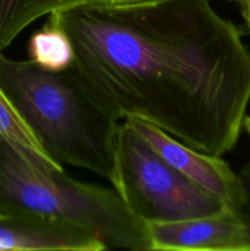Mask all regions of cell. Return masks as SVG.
<instances>
[{"label": "cell", "instance_id": "6da1fadb", "mask_svg": "<svg viewBox=\"0 0 250 251\" xmlns=\"http://www.w3.org/2000/svg\"><path fill=\"white\" fill-rule=\"evenodd\" d=\"M70 69L118 122L144 120L203 153L237 144L250 102V50L210 0H136L56 10Z\"/></svg>", "mask_w": 250, "mask_h": 251}, {"label": "cell", "instance_id": "7a4b0ae2", "mask_svg": "<svg viewBox=\"0 0 250 251\" xmlns=\"http://www.w3.org/2000/svg\"><path fill=\"white\" fill-rule=\"evenodd\" d=\"M0 88L54 161L110 178L120 122L91 97L70 69L47 70L0 51Z\"/></svg>", "mask_w": 250, "mask_h": 251}, {"label": "cell", "instance_id": "3957f363", "mask_svg": "<svg viewBox=\"0 0 250 251\" xmlns=\"http://www.w3.org/2000/svg\"><path fill=\"white\" fill-rule=\"evenodd\" d=\"M0 211L71 221L96 230L107 248L150 250L146 225L130 215L115 190L37 166L1 136Z\"/></svg>", "mask_w": 250, "mask_h": 251}, {"label": "cell", "instance_id": "277c9868", "mask_svg": "<svg viewBox=\"0 0 250 251\" xmlns=\"http://www.w3.org/2000/svg\"><path fill=\"white\" fill-rule=\"evenodd\" d=\"M108 180L130 215L145 225L202 217L228 207L164 161L125 120L115 135Z\"/></svg>", "mask_w": 250, "mask_h": 251}, {"label": "cell", "instance_id": "5b68a950", "mask_svg": "<svg viewBox=\"0 0 250 251\" xmlns=\"http://www.w3.org/2000/svg\"><path fill=\"white\" fill-rule=\"evenodd\" d=\"M125 122L179 173L240 212L245 202L244 188L239 174L222 157L198 151L144 120L129 118Z\"/></svg>", "mask_w": 250, "mask_h": 251}, {"label": "cell", "instance_id": "8992f818", "mask_svg": "<svg viewBox=\"0 0 250 251\" xmlns=\"http://www.w3.org/2000/svg\"><path fill=\"white\" fill-rule=\"evenodd\" d=\"M150 250L250 251V228L239 211L146 225Z\"/></svg>", "mask_w": 250, "mask_h": 251}, {"label": "cell", "instance_id": "52a82bcc", "mask_svg": "<svg viewBox=\"0 0 250 251\" xmlns=\"http://www.w3.org/2000/svg\"><path fill=\"white\" fill-rule=\"evenodd\" d=\"M102 237L87 226L60 218L0 211V251H102Z\"/></svg>", "mask_w": 250, "mask_h": 251}, {"label": "cell", "instance_id": "ba28073f", "mask_svg": "<svg viewBox=\"0 0 250 251\" xmlns=\"http://www.w3.org/2000/svg\"><path fill=\"white\" fill-rule=\"evenodd\" d=\"M27 51L29 60L47 70H66L74 61V48L70 38L59 25L49 20L41 29L32 34Z\"/></svg>", "mask_w": 250, "mask_h": 251}, {"label": "cell", "instance_id": "9c48e42d", "mask_svg": "<svg viewBox=\"0 0 250 251\" xmlns=\"http://www.w3.org/2000/svg\"><path fill=\"white\" fill-rule=\"evenodd\" d=\"M0 136L19 149L34 164L54 171H63V166L54 161L43 150L28 127L25 125L9 100L0 88Z\"/></svg>", "mask_w": 250, "mask_h": 251}, {"label": "cell", "instance_id": "30bf717a", "mask_svg": "<svg viewBox=\"0 0 250 251\" xmlns=\"http://www.w3.org/2000/svg\"><path fill=\"white\" fill-rule=\"evenodd\" d=\"M59 10V0H0V51L42 16Z\"/></svg>", "mask_w": 250, "mask_h": 251}, {"label": "cell", "instance_id": "8fae6325", "mask_svg": "<svg viewBox=\"0 0 250 251\" xmlns=\"http://www.w3.org/2000/svg\"><path fill=\"white\" fill-rule=\"evenodd\" d=\"M239 176L245 193V202L243 208L240 210V213H242L243 218H244L245 222H247V225L250 228V163H248L242 169V172L239 173Z\"/></svg>", "mask_w": 250, "mask_h": 251}, {"label": "cell", "instance_id": "7c38bea8", "mask_svg": "<svg viewBox=\"0 0 250 251\" xmlns=\"http://www.w3.org/2000/svg\"><path fill=\"white\" fill-rule=\"evenodd\" d=\"M136 1V0H59V10L80 5H97V4H119V2Z\"/></svg>", "mask_w": 250, "mask_h": 251}, {"label": "cell", "instance_id": "4fadbf2b", "mask_svg": "<svg viewBox=\"0 0 250 251\" xmlns=\"http://www.w3.org/2000/svg\"><path fill=\"white\" fill-rule=\"evenodd\" d=\"M229 1L237 5L243 20H244L245 27L250 32V0H229Z\"/></svg>", "mask_w": 250, "mask_h": 251}, {"label": "cell", "instance_id": "5bb4252c", "mask_svg": "<svg viewBox=\"0 0 250 251\" xmlns=\"http://www.w3.org/2000/svg\"><path fill=\"white\" fill-rule=\"evenodd\" d=\"M243 129H244L250 136V117H245L244 123H243Z\"/></svg>", "mask_w": 250, "mask_h": 251}]
</instances>
